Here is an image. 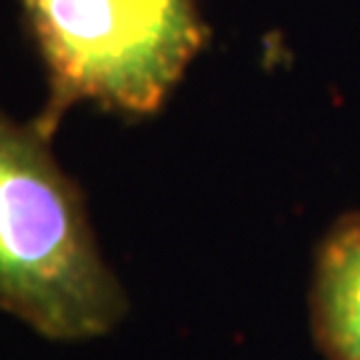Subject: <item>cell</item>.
<instances>
[{"label":"cell","instance_id":"cell-1","mask_svg":"<svg viewBox=\"0 0 360 360\" xmlns=\"http://www.w3.org/2000/svg\"><path fill=\"white\" fill-rule=\"evenodd\" d=\"M0 312L51 342L110 334L129 299L51 134L0 112Z\"/></svg>","mask_w":360,"mask_h":360},{"label":"cell","instance_id":"cell-2","mask_svg":"<svg viewBox=\"0 0 360 360\" xmlns=\"http://www.w3.org/2000/svg\"><path fill=\"white\" fill-rule=\"evenodd\" d=\"M49 72L40 126L77 102L150 115L206 43L195 0H22Z\"/></svg>","mask_w":360,"mask_h":360},{"label":"cell","instance_id":"cell-3","mask_svg":"<svg viewBox=\"0 0 360 360\" xmlns=\"http://www.w3.org/2000/svg\"><path fill=\"white\" fill-rule=\"evenodd\" d=\"M312 328L328 360H360V211L339 219L318 248Z\"/></svg>","mask_w":360,"mask_h":360}]
</instances>
